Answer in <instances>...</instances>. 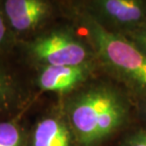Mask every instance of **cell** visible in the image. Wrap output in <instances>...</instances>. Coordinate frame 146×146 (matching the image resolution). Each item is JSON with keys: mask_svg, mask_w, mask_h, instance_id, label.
I'll use <instances>...</instances> for the list:
<instances>
[{"mask_svg": "<svg viewBox=\"0 0 146 146\" xmlns=\"http://www.w3.org/2000/svg\"><path fill=\"white\" fill-rule=\"evenodd\" d=\"M93 52L119 80L146 97V56L124 35L107 30L86 11L82 16Z\"/></svg>", "mask_w": 146, "mask_h": 146, "instance_id": "2", "label": "cell"}, {"mask_svg": "<svg viewBox=\"0 0 146 146\" xmlns=\"http://www.w3.org/2000/svg\"><path fill=\"white\" fill-rule=\"evenodd\" d=\"M144 111H145V117H146V108H145V110H144Z\"/></svg>", "mask_w": 146, "mask_h": 146, "instance_id": "13", "label": "cell"}, {"mask_svg": "<svg viewBox=\"0 0 146 146\" xmlns=\"http://www.w3.org/2000/svg\"><path fill=\"white\" fill-rule=\"evenodd\" d=\"M122 146H146V131L139 130L128 136Z\"/></svg>", "mask_w": 146, "mask_h": 146, "instance_id": "10", "label": "cell"}, {"mask_svg": "<svg viewBox=\"0 0 146 146\" xmlns=\"http://www.w3.org/2000/svg\"><path fill=\"white\" fill-rule=\"evenodd\" d=\"M11 87L9 84L7 79L2 73H0V103L5 101L10 95Z\"/></svg>", "mask_w": 146, "mask_h": 146, "instance_id": "11", "label": "cell"}, {"mask_svg": "<svg viewBox=\"0 0 146 146\" xmlns=\"http://www.w3.org/2000/svg\"><path fill=\"white\" fill-rule=\"evenodd\" d=\"M21 134L15 123L0 122V146H20Z\"/></svg>", "mask_w": 146, "mask_h": 146, "instance_id": "8", "label": "cell"}, {"mask_svg": "<svg viewBox=\"0 0 146 146\" xmlns=\"http://www.w3.org/2000/svg\"><path fill=\"white\" fill-rule=\"evenodd\" d=\"M69 127L81 146H97L121 128L128 118L129 104L121 92L106 84L82 90L69 101Z\"/></svg>", "mask_w": 146, "mask_h": 146, "instance_id": "1", "label": "cell"}, {"mask_svg": "<svg viewBox=\"0 0 146 146\" xmlns=\"http://www.w3.org/2000/svg\"><path fill=\"white\" fill-rule=\"evenodd\" d=\"M31 53L46 66H82L89 64L92 52L88 46L68 31H53L31 45Z\"/></svg>", "mask_w": 146, "mask_h": 146, "instance_id": "3", "label": "cell"}, {"mask_svg": "<svg viewBox=\"0 0 146 146\" xmlns=\"http://www.w3.org/2000/svg\"><path fill=\"white\" fill-rule=\"evenodd\" d=\"M5 33H6L5 24H4V21H3L2 16L0 15V43H1L2 41H3V39H4Z\"/></svg>", "mask_w": 146, "mask_h": 146, "instance_id": "12", "label": "cell"}, {"mask_svg": "<svg viewBox=\"0 0 146 146\" xmlns=\"http://www.w3.org/2000/svg\"><path fill=\"white\" fill-rule=\"evenodd\" d=\"M11 25L17 31H28L38 25L49 11L41 0H8L4 4Z\"/></svg>", "mask_w": 146, "mask_h": 146, "instance_id": "6", "label": "cell"}, {"mask_svg": "<svg viewBox=\"0 0 146 146\" xmlns=\"http://www.w3.org/2000/svg\"><path fill=\"white\" fill-rule=\"evenodd\" d=\"M86 13L107 30L125 34L146 23V1L96 0Z\"/></svg>", "mask_w": 146, "mask_h": 146, "instance_id": "4", "label": "cell"}, {"mask_svg": "<svg viewBox=\"0 0 146 146\" xmlns=\"http://www.w3.org/2000/svg\"><path fill=\"white\" fill-rule=\"evenodd\" d=\"M122 35L128 38L146 56V23Z\"/></svg>", "mask_w": 146, "mask_h": 146, "instance_id": "9", "label": "cell"}, {"mask_svg": "<svg viewBox=\"0 0 146 146\" xmlns=\"http://www.w3.org/2000/svg\"><path fill=\"white\" fill-rule=\"evenodd\" d=\"M73 133L63 119L48 117L37 123L33 135V146H72Z\"/></svg>", "mask_w": 146, "mask_h": 146, "instance_id": "7", "label": "cell"}, {"mask_svg": "<svg viewBox=\"0 0 146 146\" xmlns=\"http://www.w3.org/2000/svg\"><path fill=\"white\" fill-rule=\"evenodd\" d=\"M90 72L89 64L75 66H46L39 75L38 84L46 91L68 92L86 81Z\"/></svg>", "mask_w": 146, "mask_h": 146, "instance_id": "5", "label": "cell"}]
</instances>
